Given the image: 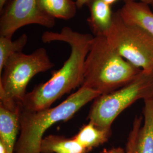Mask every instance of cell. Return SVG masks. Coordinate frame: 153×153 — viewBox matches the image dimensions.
Instances as JSON below:
<instances>
[{
	"label": "cell",
	"instance_id": "52a82bcc",
	"mask_svg": "<svg viewBox=\"0 0 153 153\" xmlns=\"http://www.w3.org/2000/svg\"><path fill=\"white\" fill-rule=\"evenodd\" d=\"M55 26V19L42 11L36 0H13L0 19V36L12 38L16 31L28 25Z\"/></svg>",
	"mask_w": 153,
	"mask_h": 153
},
{
	"label": "cell",
	"instance_id": "5bb4252c",
	"mask_svg": "<svg viewBox=\"0 0 153 153\" xmlns=\"http://www.w3.org/2000/svg\"><path fill=\"white\" fill-rule=\"evenodd\" d=\"M39 7L53 18L71 19L76 16V2L72 0H36Z\"/></svg>",
	"mask_w": 153,
	"mask_h": 153
},
{
	"label": "cell",
	"instance_id": "8992f818",
	"mask_svg": "<svg viewBox=\"0 0 153 153\" xmlns=\"http://www.w3.org/2000/svg\"><path fill=\"white\" fill-rule=\"evenodd\" d=\"M115 51L131 65L142 71H153V38L141 28L128 23L119 11L104 34Z\"/></svg>",
	"mask_w": 153,
	"mask_h": 153
},
{
	"label": "cell",
	"instance_id": "4fadbf2b",
	"mask_svg": "<svg viewBox=\"0 0 153 153\" xmlns=\"http://www.w3.org/2000/svg\"><path fill=\"white\" fill-rule=\"evenodd\" d=\"M112 131L99 128L88 121V123L82 126L73 138L88 152L97 148L108 141L111 136Z\"/></svg>",
	"mask_w": 153,
	"mask_h": 153
},
{
	"label": "cell",
	"instance_id": "277c9868",
	"mask_svg": "<svg viewBox=\"0 0 153 153\" xmlns=\"http://www.w3.org/2000/svg\"><path fill=\"white\" fill-rule=\"evenodd\" d=\"M54 65L43 47L31 54L20 52L12 56L0 73V104L12 111L21 109L31 79Z\"/></svg>",
	"mask_w": 153,
	"mask_h": 153
},
{
	"label": "cell",
	"instance_id": "9a60e30c",
	"mask_svg": "<svg viewBox=\"0 0 153 153\" xmlns=\"http://www.w3.org/2000/svg\"><path fill=\"white\" fill-rule=\"evenodd\" d=\"M27 35L25 33L13 41L12 38L0 36V73L9 59L18 53L22 52V50L27 43Z\"/></svg>",
	"mask_w": 153,
	"mask_h": 153
},
{
	"label": "cell",
	"instance_id": "ffe728a7",
	"mask_svg": "<svg viewBox=\"0 0 153 153\" xmlns=\"http://www.w3.org/2000/svg\"><path fill=\"white\" fill-rule=\"evenodd\" d=\"M105 2H106L107 4H108L109 5H111L112 4H113L114 3H115V2L119 1V0H103ZM125 1V2H128V1H136V0H123Z\"/></svg>",
	"mask_w": 153,
	"mask_h": 153
},
{
	"label": "cell",
	"instance_id": "7402d4cb",
	"mask_svg": "<svg viewBox=\"0 0 153 153\" xmlns=\"http://www.w3.org/2000/svg\"><path fill=\"white\" fill-rule=\"evenodd\" d=\"M0 153H6L4 145L1 142H0Z\"/></svg>",
	"mask_w": 153,
	"mask_h": 153
},
{
	"label": "cell",
	"instance_id": "8fae6325",
	"mask_svg": "<svg viewBox=\"0 0 153 153\" xmlns=\"http://www.w3.org/2000/svg\"><path fill=\"white\" fill-rule=\"evenodd\" d=\"M143 102V124L137 135L135 153H153V97Z\"/></svg>",
	"mask_w": 153,
	"mask_h": 153
},
{
	"label": "cell",
	"instance_id": "9c48e42d",
	"mask_svg": "<svg viewBox=\"0 0 153 153\" xmlns=\"http://www.w3.org/2000/svg\"><path fill=\"white\" fill-rule=\"evenodd\" d=\"M21 109L12 111L0 104V142L6 153H14L19 133Z\"/></svg>",
	"mask_w": 153,
	"mask_h": 153
},
{
	"label": "cell",
	"instance_id": "6da1fadb",
	"mask_svg": "<svg viewBox=\"0 0 153 153\" xmlns=\"http://www.w3.org/2000/svg\"><path fill=\"white\" fill-rule=\"evenodd\" d=\"M94 36L73 31L64 27L60 33L47 31L42 35L44 43L60 41L69 45L71 54L60 69L47 82L42 83L27 93L21 110L35 111L51 107V105L82 85L84 64Z\"/></svg>",
	"mask_w": 153,
	"mask_h": 153
},
{
	"label": "cell",
	"instance_id": "e0dca14e",
	"mask_svg": "<svg viewBox=\"0 0 153 153\" xmlns=\"http://www.w3.org/2000/svg\"><path fill=\"white\" fill-rule=\"evenodd\" d=\"M100 153H126V150L120 147L104 149Z\"/></svg>",
	"mask_w": 153,
	"mask_h": 153
},
{
	"label": "cell",
	"instance_id": "d6986e66",
	"mask_svg": "<svg viewBox=\"0 0 153 153\" xmlns=\"http://www.w3.org/2000/svg\"><path fill=\"white\" fill-rule=\"evenodd\" d=\"M140 1L148 5L153 9V0H140Z\"/></svg>",
	"mask_w": 153,
	"mask_h": 153
},
{
	"label": "cell",
	"instance_id": "2e32d148",
	"mask_svg": "<svg viewBox=\"0 0 153 153\" xmlns=\"http://www.w3.org/2000/svg\"><path fill=\"white\" fill-rule=\"evenodd\" d=\"M143 118L142 116H136L134 118L131 131L129 133L126 145V153H135L136 143L137 135L142 126Z\"/></svg>",
	"mask_w": 153,
	"mask_h": 153
},
{
	"label": "cell",
	"instance_id": "44dd1931",
	"mask_svg": "<svg viewBox=\"0 0 153 153\" xmlns=\"http://www.w3.org/2000/svg\"><path fill=\"white\" fill-rule=\"evenodd\" d=\"M7 0H0V10L2 11L3 7L6 4Z\"/></svg>",
	"mask_w": 153,
	"mask_h": 153
},
{
	"label": "cell",
	"instance_id": "ba28073f",
	"mask_svg": "<svg viewBox=\"0 0 153 153\" xmlns=\"http://www.w3.org/2000/svg\"><path fill=\"white\" fill-rule=\"evenodd\" d=\"M119 12L124 21L141 28L153 38V12L149 6L130 1L125 2Z\"/></svg>",
	"mask_w": 153,
	"mask_h": 153
},
{
	"label": "cell",
	"instance_id": "7a4b0ae2",
	"mask_svg": "<svg viewBox=\"0 0 153 153\" xmlns=\"http://www.w3.org/2000/svg\"><path fill=\"white\" fill-rule=\"evenodd\" d=\"M141 71L119 55L104 35H95L85 61L81 86L108 94L131 82Z\"/></svg>",
	"mask_w": 153,
	"mask_h": 153
},
{
	"label": "cell",
	"instance_id": "30bf717a",
	"mask_svg": "<svg viewBox=\"0 0 153 153\" xmlns=\"http://www.w3.org/2000/svg\"><path fill=\"white\" fill-rule=\"evenodd\" d=\"M90 17L88 22L95 35H104L109 30L113 21L114 13L111 5L103 0H90Z\"/></svg>",
	"mask_w": 153,
	"mask_h": 153
},
{
	"label": "cell",
	"instance_id": "7c38bea8",
	"mask_svg": "<svg viewBox=\"0 0 153 153\" xmlns=\"http://www.w3.org/2000/svg\"><path fill=\"white\" fill-rule=\"evenodd\" d=\"M73 137L51 134L43 138L40 145V153H88Z\"/></svg>",
	"mask_w": 153,
	"mask_h": 153
},
{
	"label": "cell",
	"instance_id": "ac0fdd59",
	"mask_svg": "<svg viewBox=\"0 0 153 153\" xmlns=\"http://www.w3.org/2000/svg\"><path fill=\"white\" fill-rule=\"evenodd\" d=\"M90 0H76V6L78 8L81 9L82 7L86 4H88V1Z\"/></svg>",
	"mask_w": 153,
	"mask_h": 153
},
{
	"label": "cell",
	"instance_id": "5b68a950",
	"mask_svg": "<svg viewBox=\"0 0 153 153\" xmlns=\"http://www.w3.org/2000/svg\"><path fill=\"white\" fill-rule=\"evenodd\" d=\"M153 97V71H141L131 82L94 100L88 115L89 121L108 131L117 116L137 100Z\"/></svg>",
	"mask_w": 153,
	"mask_h": 153
},
{
	"label": "cell",
	"instance_id": "3957f363",
	"mask_svg": "<svg viewBox=\"0 0 153 153\" xmlns=\"http://www.w3.org/2000/svg\"><path fill=\"white\" fill-rule=\"evenodd\" d=\"M97 91L81 86L60 104L35 111H23L19 115V134L14 153H40L44 133L51 126L71 119L85 105L98 97Z\"/></svg>",
	"mask_w": 153,
	"mask_h": 153
}]
</instances>
